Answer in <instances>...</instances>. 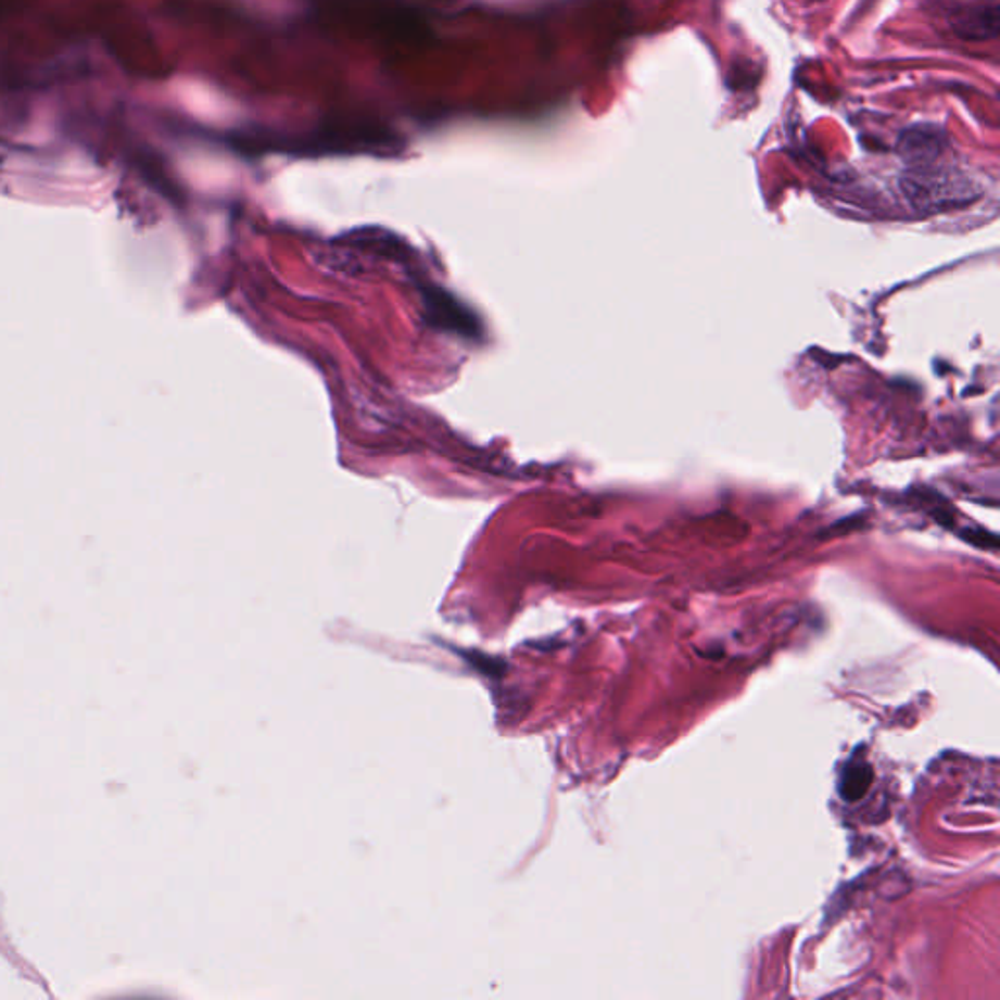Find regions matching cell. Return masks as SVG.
I'll list each match as a JSON object with an SVG mask.
<instances>
[{
    "mask_svg": "<svg viewBox=\"0 0 1000 1000\" xmlns=\"http://www.w3.org/2000/svg\"><path fill=\"white\" fill-rule=\"evenodd\" d=\"M904 194L916 207L944 210L967 204L972 200V186L955 176L916 170L907 178Z\"/></svg>",
    "mask_w": 1000,
    "mask_h": 1000,
    "instance_id": "1",
    "label": "cell"
},
{
    "mask_svg": "<svg viewBox=\"0 0 1000 1000\" xmlns=\"http://www.w3.org/2000/svg\"><path fill=\"white\" fill-rule=\"evenodd\" d=\"M422 302L430 325L442 331L456 332L464 339H481V322L454 295L434 286H427L422 288Z\"/></svg>",
    "mask_w": 1000,
    "mask_h": 1000,
    "instance_id": "2",
    "label": "cell"
},
{
    "mask_svg": "<svg viewBox=\"0 0 1000 1000\" xmlns=\"http://www.w3.org/2000/svg\"><path fill=\"white\" fill-rule=\"evenodd\" d=\"M952 28L960 38L985 41L999 36V9L997 7H963L953 10Z\"/></svg>",
    "mask_w": 1000,
    "mask_h": 1000,
    "instance_id": "3",
    "label": "cell"
},
{
    "mask_svg": "<svg viewBox=\"0 0 1000 1000\" xmlns=\"http://www.w3.org/2000/svg\"><path fill=\"white\" fill-rule=\"evenodd\" d=\"M946 139L942 131L936 127L924 126L907 129L899 147L904 159H909L914 165H931L942 153Z\"/></svg>",
    "mask_w": 1000,
    "mask_h": 1000,
    "instance_id": "4",
    "label": "cell"
},
{
    "mask_svg": "<svg viewBox=\"0 0 1000 1000\" xmlns=\"http://www.w3.org/2000/svg\"><path fill=\"white\" fill-rule=\"evenodd\" d=\"M872 777H874V772L870 764L865 762L864 758L858 757L852 758L848 764H846L845 770H843V777H840V796L846 801L855 803L858 799H862L865 796V792L872 786Z\"/></svg>",
    "mask_w": 1000,
    "mask_h": 1000,
    "instance_id": "5",
    "label": "cell"
}]
</instances>
